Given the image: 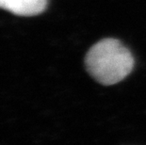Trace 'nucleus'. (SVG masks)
Returning a JSON list of instances; mask_svg holds the SVG:
<instances>
[{"label":"nucleus","mask_w":146,"mask_h":145,"mask_svg":"<svg viewBox=\"0 0 146 145\" xmlns=\"http://www.w3.org/2000/svg\"><path fill=\"white\" fill-rule=\"evenodd\" d=\"M87 71L103 85L122 81L131 73L134 65L132 54L115 39H104L92 45L85 58Z\"/></svg>","instance_id":"1"},{"label":"nucleus","mask_w":146,"mask_h":145,"mask_svg":"<svg viewBox=\"0 0 146 145\" xmlns=\"http://www.w3.org/2000/svg\"><path fill=\"white\" fill-rule=\"evenodd\" d=\"M47 0H0V9L19 16H35L45 10Z\"/></svg>","instance_id":"2"}]
</instances>
